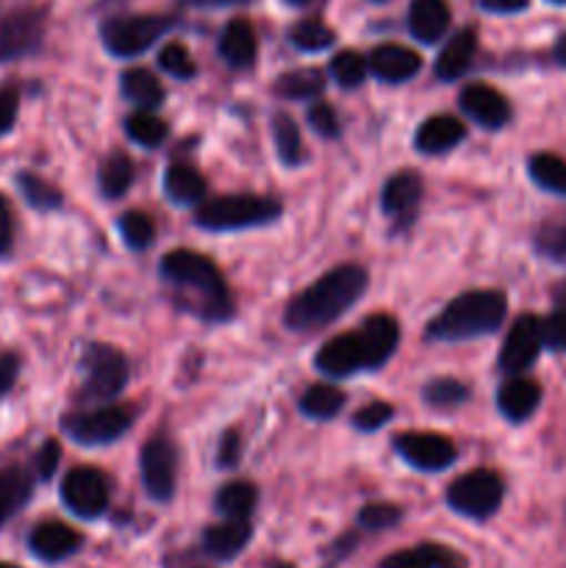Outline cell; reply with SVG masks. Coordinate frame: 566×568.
<instances>
[{
	"instance_id": "cell-1",
	"label": "cell",
	"mask_w": 566,
	"mask_h": 568,
	"mask_svg": "<svg viewBox=\"0 0 566 568\" xmlns=\"http://www.w3.org/2000/svg\"><path fill=\"white\" fill-rule=\"evenodd\" d=\"M366 270L355 264H342L322 275L320 281L311 283L305 292L289 303L283 322L294 333H314L320 327L336 322L366 288Z\"/></svg>"
},
{
	"instance_id": "cell-2",
	"label": "cell",
	"mask_w": 566,
	"mask_h": 568,
	"mask_svg": "<svg viewBox=\"0 0 566 568\" xmlns=\"http://www.w3.org/2000/svg\"><path fill=\"white\" fill-rule=\"evenodd\" d=\"M161 277L175 292L192 297V311L205 320H225L231 316V294L225 277L216 264L194 250H172L161 258Z\"/></svg>"
},
{
	"instance_id": "cell-3",
	"label": "cell",
	"mask_w": 566,
	"mask_h": 568,
	"mask_svg": "<svg viewBox=\"0 0 566 568\" xmlns=\"http://www.w3.org/2000/svg\"><path fill=\"white\" fill-rule=\"evenodd\" d=\"M508 314V297L494 288H477L455 297L436 320L427 325V338L433 342H469V338L492 336L499 331Z\"/></svg>"
},
{
	"instance_id": "cell-4",
	"label": "cell",
	"mask_w": 566,
	"mask_h": 568,
	"mask_svg": "<svg viewBox=\"0 0 566 568\" xmlns=\"http://www.w3.org/2000/svg\"><path fill=\"white\" fill-rule=\"evenodd\" d=\"M283 205L272 197H259V194H225L200 203L198 220L205 231H244V227L270 225L281 216Z\"/></svg>"
},
{
	"instance_id": "cell-5",
	"label": "cell",
	"mask_w": 566,
	"mask_h": 568,
	"mask_svg": "<svg viewBox=\"0 0 566 568\" xmlns=\"http://www.w3.org/2000/svg\"><path fill=\"white\" fill-rule=\"evenodd\" d=\"M503 497L505 483L492 469L466 471L447 488L449 508L461 516H469V519H488L492 514H497Z\"/></svg>"
},
{
	"instance_id": "cell-6",
	"label": "cell",
	"mask_w": 566,
	"mask_h": 568,
	"mask_svg": "<svg viewBox=\"0 0 566 568\" xmlns=\"http://www.w3.org/2000/svg\"><path fill=\"white\" fill-rule=\"evenodd\" d=\"M172 20L161 14H139V17H117L109 20L100 31L103 44L109 53L120 55V59H131V55L144 53L153 42H159L166 31H170Z\"/></svg>"
},
{
	"instance_id": "cell-7",
	"label": "cell",
	"mask_w": 566,
	"mask_h": 568,
	"mask_svg": "<svg viewBox=\"0 0 566 568\" xmlns=\"http://www.w3.org/2000/svg\"><path fill=\"white\" fill-rule=\"evenodd\" d=\"M133 425V410L125 405H103L94 410H78V414L64 416L61 427L67 436L87 447L98 444H111L120 436H125Z\"/></svg>"
},
{
	"instance_id": "cell-8",
	"label": "cell",
	"mask_w": 566,
	"mask_h": 568,
	"mask_svg": "<svg viewBox=\"0 0 566 568\" xmlns=\"http://www.w3.org/2000/svg\"><path fill=\"white\" fill-rule=\"evenodd\" d=\"M87 366V399H111L125 388L128 383V361L111 344H89L83 355Z\"/></svg>"
},
{
	"instance_id": "cell-9",
	"label": "cell",
	"mask_w": 566,
	"mask_h": 568,
	"mask_svg": "<svg viewBox=\"0 0 566 568\" xmlns=\"http://www.w3.org/2000/svg\"><path fill=\"white\" fill-rule=\"evenodd\" d=\"M109 480L103 477V471L92 469V466H78V469L67 471L64 483H61V499H64L67 510L81 519H98L109 508Z\"/></svg>"
},
{
	"instance_id": "cell-10",
	"label": "cell",
	"mask_w": 566,
	"mask_h": 568,
	"mask_svg": "<svg viewBox=\"0 0 566 568\" xmlns=\"http://www.w3.org/2000/svg\"><path fill=\"white\" fill-rule=\"evenodd\" d=\"M542 349V316L522 314L519 320L511 325L508 336H505L503 342V349H499V369L511 377H519L522 372H527L536 364Z\"/></svg>"
},
{
	"instance_id": "cell-11",
	"label": "cell",
	"mask_w": 566,
	"mask_h": 568,
	"mask_svg": "<svg viewBox=\"0 0 566 568\" xmlns=\"http://www.w3.org/2000/svg\"><path fill=\"white\" fill-rule=\"evenodd\" d=\"M142 483L155 503H170L178 483V449L170 438L159 436L142 447Z\"/></svg>"
},
{
	"instance_id": "cell-12",
	"label": "cell",
	"mask_w": 566,
	"mask_h": 568,
	"mask_svg": "<svg viewBox=\"0 0 566 568\" xmlns=\"http://www.w3.org/2000/svg\"><path fill=\"white\" fill-rule=\"evenodd\" d=\"M44 37L42 9H14L0 17V61H14L33 53Z\"/></svg>"
},
{
	"instance_id": "cell-13",
	"label": "cell",
	"mask_w": 566,
	"mask_h": 568,
	"mask_svg": "<svg viewBox=\"0 0 566 568\" xmlns=\"http://www.w3.org/2000/svg\"><path fill=\"white\" fill-rule=\"evenodd\" d=\"M394 449H397L405 464L422 471H442L458 458L455 444L447 436H438V433H403L394 442Z\"/></svg>"
},
{
	"instance_id": "cell-14",
	"label": "cell",
	"mask_w": 566,
	"mask_h": 568,
	"mask_svg": "<svg viewBox=\"0 0 566 568\" xmlns=\"http://www.w3.org/2000/svg\"><path fill=\"white\" fill-rule=\"evenodd\" d=\"M461 109L488 131H499L511 122V103L492 83H469L458 98Z\"/></svg>"
},
{
	"instance_id": "cell-15",
	"label": "cell",
	"mask_w": 566,
	"mask_h": 568,
	"mask_svg": "<svg viewBox=\"0 0 566 568\" xmlns=\"http://www.w3.org/2000/svg\"><path fill=\"white\" fill-rule=\"evenodd\" d=\"M422 194H425V183H422L420 172H397V175L388 178L386 186H383V211H386V216H392L397 225H405V222L414 220V214L420 211Z\"/></svg>"
},
{
	"instance_id": "cell-16",
	"label": "cell",
	"mask_w": 566,
	"mask_h": 568,
	"mask_svg": "<svg viewBox=\"0 0 566 568\" xmlns=\"http://www.w3.org/2000/svg\"><path fill=\"white\" fill-rule=\"evenodd\" d=\"M316 369L327 377H353L366 369L364 347H361L358 333H344L322 344L316 353Z\"/></svg>"
},
{
	"instance_id": "cell-17",
	"label": "cell",
	"mask_w": 566,
	"mask_h": 568,
	"mask_svg": "<svg viewBox=\"0 0 566 568\" xmlns=\"http://www.w3.org/2000/svg\"><path fill=\"white\" fill-rule=\"evenodd\" d=\"M355 333H358L361 347H364L366 369H377V366L386 364L400 344V325L388 314L370 316Z\"/></svg>"
},
{
	"instance_id": "cell-18",
	"label": "cell",
	"mask_w": 566,
	"mask_h": 568,
	"mask_svg": "<svg viewBox=\"0 0 566 568\" xmlns=\"http://www.w3.org/2000/svg\"><path fill=\"white\" fill-rule=\"evenodd\" d=\"M28 544H31V552L39 560H44V564H59V560H67L70 555L78 552L81 536L70 525H61V521H42V525L33 527Z\"/></svg>"
},
{
	"instance_id": "cell-19",
	"label": "cell",
	"mask_w": 566,
	"mask_h": 568,
	"mask_svg": "<svg viewBox=\"0 0 566 568\" xmlns=\"http://www.w3.org/2000/svg\"><path fill=\"white\" fill-rule=\"evenodd\" d=\"M366 67L381 81L403 83L422 70V59L416 50L405 48V44H381V48L372 50Z\"/></svg>"
},
{
	"instance_id": "cell-20",
	"label": "cell",
	"mask_w": 566,
	"mask_h": 568,
	"mask_svg": "<svg viewBox=\"0 0 566 568\" xmlns=\"http://www.w3.org/2000/svg\"><path fill=\"white\" fill-rule=\"evenodd\" d=\"M538 405H542V386L536 381H530V377H511V381H505L499 386L497 408L514 425L530 419Z\"/></svg>"
},
{
	"instance_id": "cell-21",
	"label": "cell",
	"mask_w": 566,
	"mask_h": 568,
	"mask_svg": "<svg viewBox=\"0 0 566 568\" xmlns=\"http://www.w3.org/2000/svg\"><path fill=\"white\" fill-rule=\"evenodd\" d=\"M453 11L447 0H411L408 31L416 42L436 44L447 33Z\"/></svg>"
},
{
	"instance_id": "cell-22",
	"label": "cell",
	"mask_w": 566,
	"mask_h": 568,
	"mask_svg": "<svg viewBox=\"0 0 566 568\" xmlns=\"http://www.w3.org/2000/svg\"><path fill=\"white\" fill-rule=\"evenodd\" d=\"M466 136V128L458 116H449V114H438L431 116L427 122H422L420 131H416V150L425 155H438V153H447L453 150L455 144L464 142Z\"/></svg>"
},
{
	"instance_id": "cell-23",
	"label": "cell",
	"mask_w": 566,
	"mask_h": 568,
	"mask_svg": "<svg viewBox=\"0 0 566 568\" xmlns=\"http://www.w3.org/2000/svg\"><path fill=\"white\" fill-rule=\"evenodd\" d=\"M250 536H253L250 521L228 519L203 532V549L216 560H233L244 547H247Z\"/></svg>"
},
{
	"instance_id": "cell-24",
	"label": "cell",
	"mask_w": 566,
	"mask_h": 568,
	"mask_svg": "<svg viewBox=\"0 0 566 568\" xmlns=\"http://www.w3.org/2000/svg\"><path fill=\"white\" fill-rule=\"evenodd\" d=\"M477 50V37L472 28H464V31L455 33L444 50L436 59V78L438 81H455V78L464 75L469 70L472 59H475Z\"/></svg>"
},
{
	"instance_id": "cell-25",
	"label": "cell",
	"mask_w": 566,
	"mask_h": 568,
	"mask_svg": "<svg viewBox=\"0 0 566 568\" xmlns=\"http://www.w3.org/2000/svg\"><path fill=\"white\" fill-rule=\"evenodd\" d=\"M381 568H464V560L447 547L420 544V547L400 549V552L388 555Z\"/></svg>"
},
{
	"instance_id": "cell-26",
	"label": "cell",
	"mask_w": 566,
	"mask_h": 568,
	"mask_svg": "<svg viewBox=\"0 0 566 568\" xmlns=\"http://www.w3.org/2000/svg\"><path fill=\"white\" fill-rule=\"evenodd\" d=\"M220 53L231 67H250L259 55V37L247 20H231L220 37Z\"/></svg>"
},
{
	"instance_id": "cell-27",
	"label": "cell",
	"mask_w": 566,
	"mask_h": 568,
	"mask_svg": "<svg viewBox=\"0 0 566 568\" xmlns=\"http://www.w3.org/2000/svg\"><path fill=\"white\" fill-rule=\"evenodd\" d=\"M164 194L178 205L203 203L205 178L189 164H172L164 172Z\"/></svg>"
},
{
	"instance_id": "cell-28",
	"label": "cell",
	"mask_w": 566,
	"mask_h": 568,
	"mask_svg": "<svg viewBox=\"0 0 566 568\" xmlns=\"http://www.w3.org/2000/svg\"><path fill=\"white\" fill-rule=\"evenodd\" d=\"M122 94L142 111H153L164 100V87L150 70L133 67V70L122 72Z\"/></svg>"
},
{
	"instance_id": "cell-29",
	"label": "cell",
	"mask_w": 566,
	"mask_h": 568,
	"mask_svg": "<svg viewBox=\"0 0 566 568\" xmlns=\"http://www.w3.org/2000/svg\"><path fill=\"white\" fill-rule=\"evenodd\" d=\"M31 491L33 483L26 469L20 466L0 469V525H6L31 499Z\"/></svg>"
},
{
	"instance_id": "cell-30",
	"label": "cell",
	"mask_w": 566,
	"mask_h": 568,
	"mask_svg": "<svg viewBox=\"0 0 566 568\" xmlns=\"http://www.w3.org/2000/svg\"><path fill=\"white\" fill-rule=\"evenodd\" d=\"M133 175H137V166H133L131 155L114 150V153L105 155L103 164H100V192L109 200L122 197V194L133 186Z\"/></svg>"
},
{
	"instance_id": "cell-31",
	"label": "cell",
	"mask_w": 566,
	"mask_h": 568,
	"mask_svg": "<svg viewBox=\"0 0 566 568\" xmlns=\"http://www.w3.org/2000/svg\"><path fill=\"white\" fill-rule=\"evenodd\" d=\"M255 503H259V491H255L253 483L247 480L228 483V486H222L220 494H216V510H220L225 519L247 521Z\"/></svg>"
},
{
	"instance_id": "cell-32",
	"label": "cell",
	"mask_w": 566,
	"mask_h": 568,
	"mask_svg": "<svg viewBox=\"0 0 566 568\" xmlns=\"http://www.w3.org/2000/svg\"><path fill=\"white\" fill-rule=\"evenodd\" d=\"M527 172H530L533 183L542 186L544 192L566 197V161L553 153H536L527 161Z\"/></svg>"
},
{
	"instance_id": "cell-33",
	"label": "cell",
	"mask_w": 566,
	"mask_h": 568,
	"mask_svg": "<svg viewBox=\"0 0 566 568\" xmlns=\"http://www.w3.org/2000/svg\"><path fill=\"white\" fill-rule=\"evenodd\" d=\"M533 247L542 258L566 264V214H555L536 227Z\"/></svg>"
},
{
	"instance_id": "cell-34",
	"label": "cell",
	"mask_w": 566,
	"mask_h": 568,
	"mask_svg": "<svg viewBox=\"0 0 566 568\" xmlns=\"http://www.w3.org/2000/svg\"><path fill=\"white\" fill-rule=\"evenodd\" d=\"M344 405V394L338 388L327 386V383H316V386L305 388V394L300 397V410L311 419H333V416L342 410Z\"/></svg>"
},
{
	"instance_id": "cell-35",
	"label": "cell",
	"mask_w": 566,
	"mask_h": 568,
	"mask_svg": "<svg viewBox=\"0 0 566 568\" xmlns=\"http://www.w3.org/2000/svg\"><path fill=\"white\" fill-rule=\"evenodd\" d=\"M544 347L553 353H566V281H560L553 292V311L542 320Z\"/></svg>"
},
{
	"instance_id": "cell-36",
	"label": "cell",
	"mask_w": 566,
	"mask_h": 568,
	"mask_svg": "<svg viewBox=\"0 0 566 568\" xmlns=\"http://www.w3.org/2000/svg\"><path fill=\"white\" fill-rule=\"evenodd\" d=\"M272 139H275L277 155H281L283 164H303V136H300V128L292 116L275 114V120H272Z\"/></svg>"
},
{
	"instance_id": "cell-37",
	"label": "cell",
	"mask_w": 566,
	"mask_h": 568,
	"mask_svg": "<svg viewBox=\"0 0 566 568\" xmlns=\"http://www.w3.org/2000/svg\"><path fill=\"white\" fill-rule=\"evenodd\" d=\"M17 186H20L22 197H26L28 203L39 211H55V209H61V203H64V197H61L59 189H55L50 181H44V178L33 175V172H20V178H17Z\"/></svg>"
},
{
	"instance_id": "cell-38",
	"label": "cell",
	"mask_w": 566,
	"mask_h": 568,
	"mask_svg": "<svg viewBox=\"0 0 566 568\" xmlns=\"http://www.w3.org/2000/svg\"><path fill=\"white\" fill-rule=\"evenodd\" d=\"M277 94L283 98H292V100H305V98H314L325 89V75L320 70H294L286 72L283 78H277L275 83Z\"/></svg>"
},
{
	"instance_id": "cell-39",
	"label": "cell",
	"mask_w": 566,
	"mask_h": 568,
	"mask_svg": "<svg viewBox=\"0 0 566 568\" xmlns=\"http://www.w3.org/2000/svg\"><path fill=\"white\" fill-rule=\"evenodd\" d=\"M125 133L142 148H159L166 139V122L153 111H137L125 120Z\"/></svg>"
},
{
	"instance_id": "cell-40",
	"label": "cell",
	"mask_w": 566,
	"mask_h": 568,
	"mask_svg": "<svg viewBox=\"0 0 566 568\" xmlns=\"http://www.w3.org/2000/svg\"><path fill=\"white\" fill-rule=\"evenodd\" d=\"M292 44L297 50H305V53H316V50H327L333 42H336V33L333 28H327L325 22L320 20H303L292 28Z\"/></svg>"
},
{
	"instance_id": "cell-41",
	"label": "cell",
	"mask_w": 566,
	"mask_h": 568,
	"mask_svg": "<svg viewBox=\"0 0 566 568\" xmlns=\"http://www.w3.org/2000/svg\"><path fill=\"white\" fill-rule=\"evenodd\" d=\"M120 236L131 250H148L155 239V222L144 211H128L120 216Z\"/></svg>"
},
{
	"instance_id": "cell-42",
	"label": "cell",
	"mask_w": 566,
	"mask_h": 568,
	"mask_svg": "<svg viewBox=\"0 0 566 568\" xmlns=\"http://www.w3.org/2000/svg\"><path fill=\"white\" fill-rule=\"evenodd\" d=\"M466 397H469V388L461 381H453V377H438V381L425 386V399L436 408H453V405L464 403Z\"/></svg>"
},
{
	"instance_id": "cell-43",
	"label": "cell",
	"mask_w": 566,
	"mask_h": 568,
	"mask_svg": "<svg viewBox=\"0 0 566 568\" xmlns=\"http://www.w3.org/2000/svg\"><path fill=\"white\" fill-rule=\"evenodd\" d=\"M366 70H370V67H366V61L361 59L355 50H342V53L333 55L331 61V75L336 78L342 87H358L366 78Z\"/></svg>"
},
{
	"instance_id": "cell-44",
	"label": "cell",
	"mask_w": 566,
	"mask_h": 568,
	"mask_svg": "<svg viewBox=\"0 0 566 568\" xmlns=\"http://www.w3.org/2000/svg\"><path fill=\"white\" fill-rule=\"evenodd\" d=\"M159 64L161 70L170 72L172 78H181V81H189V78H194V72H198V64H194L192 53H189L181 42L166 44V48L159 53Z\"/></svg>"
},
{
	"instance_id": "cell-45",
	"label": "cell",
	"mask_w": 566,
	"mask_h": 568,
	"mask_svg": "<svg viewBox=\"0 0 566 568\" xmlns=\"http://www.w3.org/2000/svg\"><path fill=\"white\" fill-rule=\"evenodd\" d=\"M400 519H403V510H400L397 505H388V503L366 505V508L358 514L361 527H366V530H386V527L397 525Z\"/></svg>"
},
{
	"instance_id": "cell-46",
	"label": "cell",
	"mask_w": 566,
	"mask_h": 568,
	"mask_svg": "<svg viewBox=\"0 0 566 568\" xmlns=\"http://www.w3.org/2000/svg\"><path fill=\"white\" fill-rule=\"evenodd\" d=\"M392 405L388 403H370L364 405V408L355 414V427L364 433H372V430H381L383 425H386L388 419H392Z\"/></svg>"
},
{
	"instance_id": "cell-47",
	"label": "cell",
	"mask_w": 566,
	"mask_h": 568,
	"mask_svg": "<svg viewBox=\"0 0 566 568\" xmlns=\"http://www.w3.org/2000/svg\"><path fill=\"white\" fill-rule=\"evenodd\" d=\"M309 122L311 128H314L320 136L325 139H336L338 131H342V125H338V116H336V109L327 103H316L314 109L309 111Z\"/></svg>"
},
{
	"instance_id": "cell-48",
	"label": "cell",
	"mask_w": 566,
	"mask_h": 568,
	"mask_svg": "<svg viewBox=\"0 0 566 568\" xmlns=\"http://www.w3.org/2000/svg\"><path fill=\"white\" fill-rule=\"evenodd\" d=\"M17 109H20V94H17V89H0V136L11 131V125L17 120Z\"/></svg>"
},
{
	"instance_id": "cell-49",
	"label": "cell",
	"mask_w": 566,
	"mask_h": 568,
	"mask_svg": "<svg viewBox=\"0 0 566 568\" xmlns=\"http://www.w3.org/2000/svg\"><path fill=\"white\" fill-rule=\"evenodd\" d=\"M59 460H61V447H59V442H53V438H50V442H44V447L39 449V455H37L39 477H42V480H50V477L55 475V469H59Z\"/></svg>"
},
{
	"instance_id": "cell-50",
	"label": "cell",
	"mask_w": 566,
	"mask_h": 568,
	"mask_svg": "<svg viewBox=\"0 0 566 568\" xmlns=\"http://www.w3.org/2000/svg\"><path fill=\"white\" fill-rule=\"evenodd\" d=\"M11 244H14V216L9 200L0 194V258L11 253Z\"/></svg>"
},
{
	"instance_id": "cell-51",
	"label": "cell",
	"mask_w": 566,
	"mask_h": 568,
	"mask_svg": "<svg viewBox=\"0 0 566 568\" xmlns=\"http://www.w3.org/2000/svg\"><path fill=\"white\" fill-rule=\"evenodd\" d=\"M17 372H20V358L11 353L0 355V397H3L11 386H14Z\"/></svg>"
},
{
	"instance_id": "cell-52",
	"label": "cell",
	"mask_w": 566,
	"mask_h": 568,
	"mask_svg": "<svg viewBox=\"0 0 566 568\" xmlns=\"http://www.w3.org/2000/svg\"><path fill=\"white\" fill-rule=\"evenodd\" d=\"M239 455H242V444H239V436H236V433H228V436L222 438L220 455H216V458H220L222 466H236Z\"/></svg>"
},
{
	"instance_id": "cell-53",
	"label": "cell",
	"mask_w": 566,
	"mask_h": 568,
	"mask_svg": "<svg viewBox=\"0 0 566 568\" xmlns=\"http://www.w3.org/2000/svg\"><path fill=\"white\" fill-rule=\"evenodd\" d=\"M530 0H481V9L492 11V14H516L525 11Z\"/></svg>"
},
{
	"instance_id": "cell-54",
	"label": "cell",
	"mask_w": 566,
	"mask_h": 568,
	"mask_svg": "<svg viewBox=\"0 0 566 568\" xmlns=\"http://www.w3.org/2000/svg\"><path fill=\"white\" fill-rule=\"evenodd\" d=\"M553 59L558 67H566V31L555 39V48H553Z\"/></svg>"
},
{
	"instance_id": "cell-55",
	"label": "cell",
	"mask_w": 566,
	"mask_h": 568,
	"mask_svg": "<svg viewBox=\"0 0 566 568\" xmlns=\"http://www.w3.org/2000/svg\"><path fill=\"white\" fill-rule=\"evenodd\" d=\"M198 6H214V3H236V0H192Z\"/></svg>"
},
{
	"instance_id": "cell-56",
	"label": "cell",
	"mask_w": 566,
	"mask_h": 568,
	"mask_svg": "<svg viewBox=\"0 0 566 568\" xmlns=\"http://www.w3.org/2000/svg\"><path fill=\"white\" fill-rule=\"evenodd\" d=\"M0 568H17V566H11V564H0Z\"/></svg>"
},
{
	"instance_id": "cell-57",
	"label": "cell",
	"mask_w": 566,
	"mask_h": 568,
	"mask_svg": "<svg viewBox=\"0 0 566 568\" xmlns=\"http://www.w3.org/2000/svg\"><path fill=\"white\" fill-rule=\"evenodd\" d=\"M549 3H566V0H549Z\"/></svg>"
},
{
	"instance_id": "cell-58",
	"label": "cell",
	"mask_w": 566,
	"mask_h": 568,
	"mask_svg": "<svg viewBox=\"0 0 566 568\" xmlns=\"http://www.w3.org/2000/svg\"><path fill=\"white\" fill-rule=\"evenodd\" d=\"M289 3H305V0H289Z\"/></svg>"
},
{
	"instance_id": "cell-59",
	"label": "cell",
	"mask_w": 566,
	"mask_h": 568,
	"mask_svg": "<svg viewBox=\"0 0 566 568\" xmlns=\"http://www.w3.org/2000/svg\"><path fill=\"white\" fill-rule=\"evenodd\" d=\"M277 568H292V566H277Z\"/></svg>"
}]
</instances>
